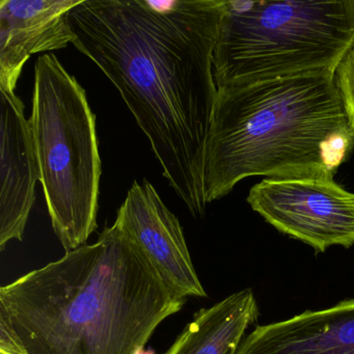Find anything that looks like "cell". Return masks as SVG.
<instances>
[{
    "mask_svg": "<svg viewBox=\"0 0 354 354\" xmlns=\"http://www.w3.org/2000/svg\"><path fill=\"white\" fill-rule=\"evenodd\" d=\"M223 0H82L73 46L118 88L169 186L206 212L205 150L216 102L213 57Z\"/></svg>",
    "mask_w": 354,
    "mask_h": 354,
    "instance_id": "cell-1",
    "label": "cell"
},
{
    "mask_svg": "<svg viewBox=\"0 0 354 354\" xmlns=\"http://www.w3.org/2000/svg\"><path fill=\"white\" fill-rule=\"evenodd\" d=\"M186 298L113 223L0 289V308L30 354H138Z\"/></svg>",
    "mask_w": 354,
    "mask_h": 354,
    "instance_id": "cell-2",
    "label": "cell"
},
{
    "mask_svg": "<svg viewBox=\"0 0 354 354\" xmlns=\"http://www.w3.org/2000/svg\"><path fill=\"white\" fill-rule=\"evenodd\" d=\"M354 146L335 74L217 88L205 150L207 205L250 177H333Z\"/></svg>",
    "mask_w": 354,
    "mask_h": 354,
    "instance_id": "cell-3",
    "label": "cell"
},
{
    "mask_svg": "<svg viewBox=\"0 0 354 354\" xmlns=\"http://www.w3.org/2000/svg\"><path fill=\"white\" fill-rule=\"evenodd\" d=\"M354 47V0L225 1L213 57L217 88L335 74Z\"/></svg>",
    "mask_w": 354,
    "mask_h": 354,
    "instance_id": "cell-4",
    "label": "cell"
},
{
    "mask_svg": "<svg viewBox=\"0 0 354 354\" xmlns=\"http://www.w3.org/2000/svg\"><path fill=\"white\" fill-rule=\"evenodd\" d=\"M28 122L53 231L71 252L97 229L102 169L86 90L53 53L37 59Z\"/></svg>",
    "mask_w": 354,
    "mask_h": 354,
    "instance_id": "cell-5",
    "label": "cell"
},
{
    "mask_svg": "<svg viewBox=\"0 0 354 354\" xmlns=\"http://www.w3.org/2000/svg\"><path fill=\"white\" fill-rule=\"evenodd\" d=\"M246 202L277 231L316 252L354 245V194L333 177L265 178Z\"/></svg>",
    "mask_w": 354,
    "mask_h": 354,
    "instance_id": "cell-6",
    "label": "cell"
},
{
    "mask_svg": "<svg viewBox=\"0 0 354 354\" xmlns=\"http://www.w3.org/2000/svg\"><path fill=\"white\" fill-rule=\"evenodd\" d=\"M146 254L157 272L182 297H206L192 264L179 219L150 182L134 181L115 221Z\"/></svg>",
    "mask_w": 354,
    "mask_h": 354,
    "instance_id": "cell-7",
    "label": "cell"
},
{
    "mask_svg": "<svg viewBox=\"0 0 354 354\" xmlns=\"http://www.w3.org/2000/svg\"><path fill=\"white\" fill-rule=\"evenodd\" d=\"M0 250L22 241L36 200L40 169L24 104L15 93L0 88Z\"/></svg>",
    "mask_w": 354,
    "mask_h": 354,
    "instance_id": "cell-8",
    "label": "cell"
},
{
    "mask_svg": "<svg viewBox=\"0 0 354 354\" xmlns=\"http://www.w3.org/2000/svg\"><path fill=\"white\" fill-rule=\"evenodd\" d=\"M76 0L0 1V88L15 93L32 55L61 50L75 40L70 13Z\"/></svg>",
    "mask_w": 354,
    "mask_h": 354,
    "instance_id": "cell-9",
    "label": "cell"
},
{
    "mask_svg": "<svg viewBox=\"0 0 354 354\" xmlns=\"http://www.w3.org/2000/svg\"><path fill=\"white\" fill-rule=\"evenodd\" d=\"M237 354H354V298L257 326Z\"/></svg>",
    "mask_w": 354,
    "mask_h": 354,
    "instance_id": "cell-10",
    "label": "cell"
},
{
    "mask_svg": "<svg viewBox=\"0 0 354 354\" xmlns=\"http://www.w3.org/2000/svg\"><path fill=\"white\" fill-rule=\"evenodd\" d=\"M259 317L252 289L201 308L165 354H237L245 331Z\"/></svg>",
    "mask_w": 354,
    "mask_h": 354,
    "instance_id": "cell-11",
    "label": "cell"
},
{
    "mask_svg": "<svg viewBox=\"0 0 354 354\" xmlns=\"http://www.w3.org/2000/svg\"><path fill=\"white\" fill-rule=\"evenodd\" d=\"M335 82L343 101L348 123L354 136V47L337 68Z\"/></svg>",
    "mask_w": 354,
    "mask_h": 354,
    "instance_id": "cell-12",
    "label": "cell"
},
{
    "mask_svg": "<svg viewBox=\"0 0 354 354\" xmlns=\"http://www.w3.org/2000/svg\"><path fill=\"white\" fill-rule=\"evenodd\" d=\"M0 354H6V353H1V352H0Z\"/></svg>",
    "mask_w": 354,
    "mask_h": 354,
    "instance_id": "cell-13",
    "label": "cell"
}]
</instances>
